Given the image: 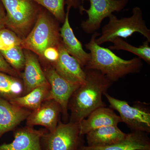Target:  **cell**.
Returning <instances> with one entry per match:
<instances>
[{
	"instance_id": "cell-23",
	"label": "cell",
	"mask_w": 150,
	"mask_h": 150,
	"mask_svg": "<svg viewBox=\"0 0 150 150\" xmlns=\"http://www.w3.org/2000/svg\"><path fill=\"white\" fill-rule=\"evenodd\" d=\"M48 10L55 18L61 22L64 21L65 0H31Z\"/></svg>"
},
{
	"instance_id": "cell-2",
	"label": "cell",
	"mask_w": 150,
	"mask_h": 150,
	"mask_svg": "<svg viewBox=\"0 0 150 150\" xmlns=\"http://www.w3.org/2000/svg\"><path fill=\"white\" fill-rule=\"evenodd\" d=\"M100 35L97 31L94 33L90 40L85 44L86 49L90 51L91 59L83 69L99 71L112 83L142 71V59L138 57L129 60L121 59L109 48L97 44L96 39Z\"/></svg>"
},
{
	"instance_id": "cell-8",
	"label": "cell",
	"mask_w": 150,
	"mask_h": 150,
	"mask_svg": "<svg viewBox=\"0 0 150 150\" xmlns=\"http://www.w3.org/2000/svg\"><path fill=\"white\" fill-rule=\"evenodd\" d=\"M90 3L88 9L80 6L81 12H85L88 18L82 21L81 27L87 34H92L99 29L105 18L114 12H120L126 7L129 0H86Z\"/></svg>"
},
{
	"instance_id": "cell-26",
	"label": "cell",
	"mask_w": 150,
	"mask_h": 150,
	"mask_svg": "<svg viewBox=\"0 0 150 150\" xmlns=\"http://www.w3.org/2000/svg\"><path fill=\"white\" fill-rule=\"evenodd\" d=\"M43 56V58L53 64L59 59V52L57 47H51L46 48L44 51Z\"/></svg>"
},
{
	"instance_id": "cell-25",
	"label": "cell",
	"mask_w": 150,
	"mask_h": 150,
	"mask_svg": "<svg viewBox=\"0 0 150 150\" xmlns=\"http://www.w3.org/2000/svg\"><path fill=\"white\" fill-rule=\"evenodd\" d=\"M0 71L14 77L18 76V72L14 69L6 61L0 52Z\"/></svg>"
},
{
	"instance_id": "cell-13",
	"label": "cell",
	"mask_w": 150,
	"mask_h": 150,
	"mask_svg": "<svg viewBox=\"0 0 150 150\" xmlns=\"http://www.w3.org/2000/svg\"><path fill=\"white\" fill-rule=\"evenodd\" d=\"M47 131L44 129L35 130L26 126L17 130L14 139L9 144L0 146V150H43L40 140Z\"/></svg>"
},
{
	"instance_id": "cell-14",
	"label": "cell",
	"mask_w": 150,
	"mask_h": 150,
	"mask_svg": "<svg viewBox=\"0 0 150 150\" xmlns=\"http://www.w3.org/2000/svg\"><path fill=\"white\" fill-rule=\"evenodd\" d=\"M25 50L24 71L22 74L24 95L38 87L50 85L37 57L29 50Z\"/></svg>"
},
{
	"instance_id": "cell-9",
	"label": "cell",
	"mask_w": 150,
	"mask_h": 150,
	"mask_svg": "<svg viewBox=\"0 0 150 150\" xmlns=\"http://www.w3.org/2000/svg\"><path fill=\"white\" fill-rule=\"evenodd\" d=\"M51 88L47 100H53L58 103L61 108L63 117H68V105L72 96L81 84L73 83L66 80L58 74L54 67H48L44 71Z\"/></svg>"
},
{
	"instance_id": "cell-3",
	"label": "cell",
	"mask_w": 150,
	"mask_h": 150,
	"mask_svg": "<svg viewBox=\"0 0 150 150\" xmlns=\"http://www.w3.org/2000/svg\"><path fill=\"white\" fill-rule=\"evenodd\" d=\"M108 18V22L103 27L101 34L96 39L98 45L111 42L116 38H126L135 33H140L150 42V30L147 27L143 11L139 7H134L132 15L129 17L118 19L112 14Z\"/></svg>"
},
{
	"instance_id": "cell-16",
	"label": "cell",
	"mask_w": 150,
	"mask_h": 150,
	"mask_svg": "<svg viewBox=\"0 0 150 150\" xmlns=\"http://www.w3.org/2000/svg\"><path fill=\"white\" fill-rule=\"evenodd\" d=\"M31 111L18 107L0 97V139L26 120Z\"/></svg>"
},
{
	"instance_id": "cell-7",
	"label": "cell",
	"mask_w": 150,
	"mask_h": 150,
	"mask_svg": "<svg viewBox=\"0 0 150 150\" xmlns=\"http://www.w3.org/2000/svg\"><path fill=\"white\" fill-rule=\"evenodd\" d=\"M79 123L59 121L55 131L46 132L40 140L45 150H78L82 144Z\"/></svg>"
},
{
	"instance_id": "cell-27",
	"label": "cell",
	"mask_w": 150,
	"mask_h": 150,
	"mask_svg": "<svg viewBox=\"0 0 150 150\" xmlns=\"http://www.w3.org/2000/svg\"><path fill=\"white\" fill-rule=\"evenodd\" d=\"M6 13L5 9L0 0V29L6 27Z\"/></svg>"
},
{
	"instance_id": "cell-15",
	"label": "cell",
	"mask_w": 150,
	"mask_h": 150,
	"mask_svg": "<svg viewBox=\"0 0 150 150\" xmlns=\"http://www.w3.org/2000/svg\"><path fill=\"white\" fill-rule=\"evenodd\" d=\"M122 121L112 109L106 106L99 108L91 112L79 123L80 134L86 135L91 131L101 127L118 126Z\"/></svg>"
},
{
	"instance_id": "cell-12",
	"label": "cell",
	"mask_w": 150,
	"mask_h": 150,
	"mask_svg": "<svg viewBox=\"0 0 150 150\" xmlns=\"http://www.w3.org/2000/svg\"><path fill=\"white\" fill-rule=\"evenodd\" d=\"M73 6L72 2L70 1L68 2L64 24L60 29V37L67 52L74 57L84 69L90 60L91 55L84 50L82 44L75 36L70 25L69 14L70 8Z\"/></svg>"
},
{
	"instance_id": "cell-11",
	"label": "cell",
	"mask_w": 150,
	"mask_h": 150,
	"mask_svg": "<svg viewBox=\"0 0 150 150\" xmlns=\"http://www.w3.org/2000/svg\"><path fill=\"white\" fill-rule=\"evenodd\" d=\"M60 105L53 100H45L40 107L31 111L26 121L27 126L33 127L40 125L46 127L48 132L55 131L58 123L60 112Z\"/></svg>"
},
{
	"instance_id": "cell-4",
	"label": "cell",
	"mask_w": 150,
	"mask_h": 150,
	"mask_svg": "<svg viewBox=\"0 0 150 150\" xmlns=\"http://www.w3.org/2000/svg\"><path fill=\"white\" fill-rule=\"evenodd\" d=\"M59 27L46 13H40L35 25L27 37L23 39L21 47L43 58L44 51L51 47H57L62 40Z\"/></svg>"
},
{
	"instance_id": "cell-28",
	"label": "cell",
	"mask_w": 150,
	"mask_h": 150,
	"mask_svg": "<svg viewBox=\"0 0 150 150\" xmlns=\"http://www.w3.org/2000/svg\"><path fill=\"white\" fill-rule=\"evenodd\" d=\"M78 150H81L80 149H78Z\"/></svg>"
},
{
	"instance_id": "cell-19",
	"label": "cell",
	"mask_w": 150,
	"mask_h": 150,
	"mask_svg": "<svg viewBox=\"0 0 150 150\" xmlns=\"http://www.w3.org/2000/svg\"><path fill=\"white\" fill-rule=\"evenodd\" d=\"M50 88V85L38 87L26 94L15 98L9 101L18 107L33 111L46 100Z\"/></svg>"
},
{
	"instance_id": "cell-18",
	"label": "cell",
	"mask_w": 150,
	"mask_h": 150,
	"mask_svg": "<svg viewBox=\"0 0 150 150\" xmlns=\"http://www.w3.org/2000/svg\"><path fill=\"white\" fill-rule=\"evenodd\" d=\"M86 135L87 146L103 147L121 142L126 138L127 134L117 126H110L96 129Z\"/></svg>"
},
{
	"instance_id": "cell-6",
	"label": "cell",
	"mask_w": 150,
	"mask_h": 150,
	"mask_svg": "<svg viewBox=\"0 0 150 150\" xmlns=\"http://www.w3.org/2000/svg\"><path fill=\"white\" fill-rule=\"evenodd\" d=\"M6 13V26L23 36L32 25L38 9L31 0H1Z\"/></svg>"
},
{
	"instance_id": "cell-17",
	"label": "cell",
	"mask_w": 150,
	"mask_h": 150,
	"mask_svg": "<svg viewBox=\"0 0 150 150\" xmlns=\"http://www.w3.org/2000/svg\"><path fill=\"white\" fill-rule=\"evenodd\" d=\"M81 150H150V139L147 134L134 132L127 134L121 142L109 146L92 147L82 145Z\"/></svg>"
},
{
	"instance_id": "cell-22",
	"label": "cell",
	"mask_w": 150,
	"mask_h": 150,
	"mask_svg": "<svg viewBox=\"0 0 150 150\" xmlns=\"http://www.w3.org/2000/svg\"><path fill=\"white\" fill-rule=\"evenodd\" d=\"M23 48L16 46L4 51H0L7 62L17 72L24 69L25 57Z\"/></svg>"
},
{
	"instance_id": "cell-5",
	"label": "cell",
	"mask_w": 150,
	"mask_h": 150,
	"mask_svg": "<svg viewBox=\"0 0 150 150\" xmlns=\"http://www.w3.org/2000/svg\"><path fill=\"white\" fill-rule=\"evenodd\" d=\"M110 107L119 113L122 122L134 132L150 133V112L149 104L138 101L131 106L125 100L117 99L106 93L104 94Z\"/></svg>"
},
{
	"instance_id": "cell-21",
	"label": "cell",
	"mask_w": 150,
	"mask_h": 150,
	"mask_svg": "<svg viewBox=\"0 0 150 150\" xmlns=\"http://www.w3.org/2000/svg\"><path fill=\"white\" fill-rule=\"evenodd\" d=\"M113 45L108 47L111 50H123L128 51L150 64V47L147 40L143 42L139 47L132 46L120 38H116L111 41Z\"/></svg>"
},
{
	"instance_id": "cell-24",
	"label": "cell",
	"mask_w": 150,
	"mask_h": 150,
	"mask_svg": "<svg viewBox=\"0 0 150 150\" xmlns=\"http://www.w3.org/2000/svg\"><path fill=\"white\" fill-rule=\"evenodd\" d=\"M23 39L12 30L5 28L0 29V51H4L16 46H21Z\"/></svg>"
},
{
	"instance_id": "cell-10",
	"label": "cell",
	"mask_w": 150,
	"mask_h": 150,
	"mask_svg": "<svg viewBox=\"0 0 150 150\" xmlns=\"http://www.w3.org/2000/svg\"><path fill=\"white\" fill-rule=\"evenodd\" d=\"M59 57L52 64L54 69L62 78L73 83L82 84L85 80V71L74 57L65 48L62 40L57 46Z\"/></svg>"
},
{
	"instance_id": "cell-20",
	"label": "cell",
	"mask_w": 150,
	"mask_h": 150,
	"mask_svg": "<svg viewBox=\"0 0 150 150\" xmlns=\"http://www.w3.org/2000/svg\"><path fill=\"white\" fill-rule=\"evenodd\" d=\"M23 88L21 81L13 76L0 71V97L10 101L21 96Z\"/></svg>"
},
{
	"instance_id": "cell-1",
	"label": "cell",
	"mask_w": 150,
	"mask_h": 150,
	"mask_svg": "<svg viewBox=\"0 0 150 150\" xmlns=\"http://www.w3.org/2000/svg\"><path fill=\"white\" fill-rule=\"evenodd\" d=\"M85 81L73 93L69 102L71 122L79 123L94 110L106 106L103 96L112 82L97 70L86 69Z\"/></svg>"
}]
</instances>
